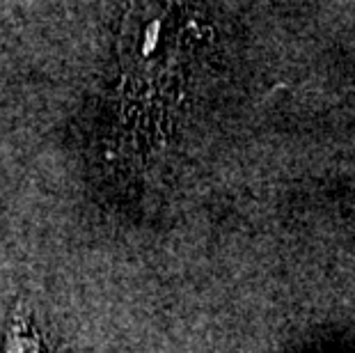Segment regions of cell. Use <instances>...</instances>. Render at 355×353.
Segmentation results:
<instances>
[{
  "instance_id": "obj_1",
  "label": "cell",
  "mask_w": 355,
  "mask_h": 353,
  "mask_svg": "<svg viewBox=\"0 0 355 353\" xmlns=\"http://www.w3.org/2000/svg\"><path fill=\"white\" fill-rule=\"evenodd\" d=\"M7 353H46L42 337L30 326L26 310L21 307L19 314H14V324L7 335Z\"/></svg>"
}]
</instances>
